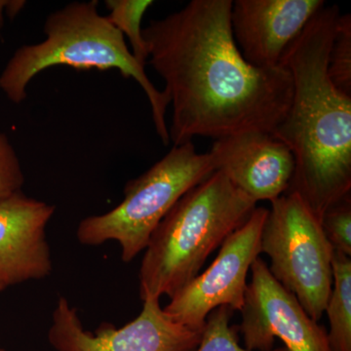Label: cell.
<instances>
[{"label": "cell", "instance_id": "obj_1", "mask_svg": "<svg viewBox=\"0 0 351 351\" xmlns=\"http://www.w3.org/2000/svg\"><path fill=\"white\" fill-rule=\"evenodd\" d=\"M232 0H193L143 29L149 64L172 104L170 141L215 140L245 131L272 133L293 96L282 64H249L233 38Z\"/></svg>", "mask_w": 351, "mask_h": 351}, {"label": "cell", "instance_id": "obj_2", "mask_svg": "<svg viewBox=\"0 0 351 351\" xmlns=\"http://www.w3.org/2000/svg\"><path fill=\"white\" fill-rule=\"evenodd\" d=\"M341 11L327 5L288 46L280 64L290 73V108L272 134L288 145L297 193L318 219L351 191V96L328 76V57Z\"/></svg>", "mask_w": 351, "mask_h": 351}, {"label": "cell", "instance_id": "obj_3", "mask_svg": "<svg viewBox=\"0 0 351 351\" xmlns=\"http://www.w3.org/2000/svg\"><path fill=\"white\" fill-rule=\"evenodd\" d=\"M257 202L215 171L182 195L156 228L141 265L142 301L172 298L193 281L208 257L240 228Z\"/></svg>", "mask_w": 351, "mask_h": 351}, {"label": "cell", "instance_id": "obj_4", "mask_svg": "<svg viewBox=\"0 0 351 351\" xmlns=\"http://www.w3.org/2000/svg\"><path fill=\"white\" fill-rule=\"evenodd\" d=\"M98 1L73 2L51 13L44 25L46 39L24 45L9 60L0 75V89L14 104L27 99V87L34 76L56 66L85 69H115L125 78H133L144 90L151 104L152 119L159 138L169 145L165 114L170 100L147 77L127 47L125 39L98 11Z\"/></svg>", "mask_w": 351, "mask_h": 351}, {"label": "cell", "instance_id": "obj_5", "mask_svg": "<svg viewBox=\"0 0 351 351\" xmlns=\"http://www.w3.org/2000/svg\"><path fill=\"white\" fill-rule=\"evenodd\" d=\"M215 171L209 152L198 154L193 142L174 145L147 172L127 182L119 206L83 219L76 230L78 241L88 246L117 241L122 261L130 263L145 250L178 200Z\"/></svg>", "mask_w": 351, "mask_h": 351}, {"label": "cell", "instance_id": "obj_6", "mask_svg": "<svg viewBox=\"0 0 351 351\" xmlns=\"http://www.w3.org/2000/svg\"><path fill=\"white\" fill-rule=\"evenodd\" d=\"M270 203L261 233V253L269 256L274 279L317 322L332 290L334 250L319 219L297 193L287 191Z\"/></svg>", "mask_w": 351, "mask_h": 351}, {"label": "cell", "instance_id": "obj_7", "mask_svg": "<svg viewBox=\"0 0 351 351\" xmlns=\"http://www.w3.org/2000/svg\"><path fill=\"white\" fill-rule=\"evenodd\" d=\"M269 209L256 208L249 219L221 245L204 272L176 293L163 311L182 326L204 331L209 314L219 306L241 311L247 276L261 254V233Z\"/></svg>", "mask_w": 351, "mask_h": 351}, {"label": "cell", "instance_id": "obj_8", "mask_svg": "<svg viewBox=\"0 0 351 351\" xmlns=\"http://www.w3.org/2000/svg\"><path fill=\"white\" fill-rule=\"evenodd\" d=\"M160 299L143 301L136 319L123 327L103 323L96 332L85 331L75 307L64 297L52 314L48 341L56 351H196L203 331H195L171 319Z\"/></svg>", "mask_w": 351, "mask_h": 351}, {"label": "cell", "instance_id": "obj_9", "mask_svg": "<svg viewBox=\"0 0 351 351\" xmlns=\"http://www.w3.org/2000/svg\"><path fill=\"white\" fill-rule=\"evenodd\" d=\"M237 331L249 351L274 350L276 338L288 351H332L326 328L311 319L297 298L274 279L258 257L251 267Z\"/></svg>", "mask_w": 351, "mask_h": 351}, {"label": "cell", "instance_id": "obj_10", "mask_svg": "<svg viewBox=\"0 0 351 351\" xmlns=\"http://www.w3.org/2000/svg\"><path fill=\"white\" fill-rule=\"evenodd\" d=\"M209 154L215 170L256 202H271L290 189L294 156L269 132L245 131L218 138Z\"/></svg>", "mask_w": 351, "mask_h": 351}, {"label": "cell", "instance_id": "obj_11", "mask_svg": "<svg viewBox=\"0 0 351 351\" xmlns=\"http://www.w3.org/2000/svg\"><path fill=\"white\" fill-rule=\"evenodd\" d=\"M326 4L323 0H237L230 22L244 59L260 69L280 66L284 52Z\"/></svg>", "mask_w": 351, "mask_h": 351}, {"label": "cell", "instance_id": "obj_12", "mask_svg": "<svg viewBox=\"0 0 351 351\" xmlns=\"http://www.w3.org/2000/svg\"><path fill=\"white\" fill-rule=\"evenodd\" d=\"M55 210L22 191L0 199V281L5 287L50 276L46 228Z\"/></svg>", "mask_w": 351, "mask_h": 351}, {"label": "cell", "instance_id": "obj_13", "mask_svg": "<svg viewBox=\"0 0 351 351\" xmlns=\"http://www.w3.org/2000/svg\"><path fill=\"white\" fill-rule=\"evenodd\" d=\"M332 285L326 309L330 323L328 332L332 351H351V260L334 251Z\"/></svg>", "mask_w": 351, "mask_h": 351}, {"label": "cell", "instance_id": "obj_14", "mask_svg": "<svg viewBox=\"0 0 351 351\" xmlns=\"http://www.w3.org/2000/svg\"><path fill=\"white\" fill-rule=\"evenodd\" d=\"M154 4L152 0H107L106 6L110 11L107 16L110 24L114 25L131 44L132 54L145 66L149 59L147 43L143 36L142 21L145 12Z\"/></svg>", "mask_w": 351, "mask_h": 351}, {"label": "cell", "instance_id": "obj_15", "mask_svg": "<svg viewBox=\"0 0 351 351\" xmlns=\"http://www.w3.org/2000/svg\"><path fill=\"white\" fill-rule=\"evenodd\" d=\"M328 76L339 91L351 96V16L341 14L337 21L336 31L329 57Z\"/></svg>", "mask_w": 351, "mask_h": 351}, {"label": "cell", "instance_id": "obj_16", "mask_svg": "<svg viewBox=\"0 0 351 351\" xmlns=\"http://www.w3.org/2000/svg\"><path fill=\"white\" fill-rule=\"evenodd\" d=\"M234 311L230 306H219L209 314L202 339L196 351H249L239 345L237 326H232ZM270 351H288L286 348Z\"/></svg>", "mask_w": 351, "mask_h": 351}, {"label": "cell", "instance_id": "obj_17", "mask_svg": "<svg viewBox=\"0 0 351 351\" xmlns=\"http://www.w3.org/2000/svg\"><path fill=\"white\" fill-rule=\"evenodd\" d=\"M325 237L334 251L351 255L350 193L328 207L320 219Z\"/></svg>", "mask_w": 351, "mask_h": 351}, {"label": "cell", "instance_id": "obj_18", "mask_svg": "<svg viewBox=\"0 0 351 351\" xmlns=\"http://www.w3.org/2000/svg\"><path fill=\"white\" fill-rule=\"evenodd\" d=\"M24 182L19 157L8 137L0 133V199L22 191Z\"/></svg>", "mask_w": 351, "mask_h": 351}, {"label": "cell", "instance_id": "obj_19", "mask_svg": "<svg viewBox=\"0 0 351 351\" xmlns=\"http://www.w3.org/2000/svg\"><path fill=\"white\" fill-rule=\"evenodd\" d=\"M25 2L21 1V0H13V1H9L8 5L6 7V13L11 19L15 18L18 15V13L22 10L23 7L25 6Z\"/></svg>", "mask_w": 351, "mask_h": 351}, {"label": "cell", "instance_id": "obj_20", "mask_svg": "<svg viewBox=\"0 0 351 351\" xmlns=\"http://www.w3.org/2000/svg\"><path fill=\"white\" fill-rule=\"evenodd\" d=\"M8 2L7 0H0V36H1V31L3 29V12L4 10H6V7L8 5Z\"/></svg>", "mask_w": 351, "mask_h": 351}, {"label": "cell", "instance_id": "obj_21", "mask_svg": "<svg viewBox=\"0 0 351 351\" xmlns=\"http://www.w3.org/2000/svg\"><path fill=\"white\" fill-rule=\"evenodd\" d=\"M5 288V285H4V284L2 283L1 281H0V292H1V291L4 290V289Z\"/></svg>", "mask_w": 351, "mask_h": 351}, {"label": "cell", "instance_id": "obj_22", "mask_svg": "<svg viewBox=\"0 0 351 351\" xmlns=\"http://www.w3.org/2000/svg\"><path fill=\"white\" fill-rule=\"evenodd\" d=\"M0 351H6V350H2V348H0Z\"/></svg>", "mask_w": 351, "mask_h": 351}]
</instances>
